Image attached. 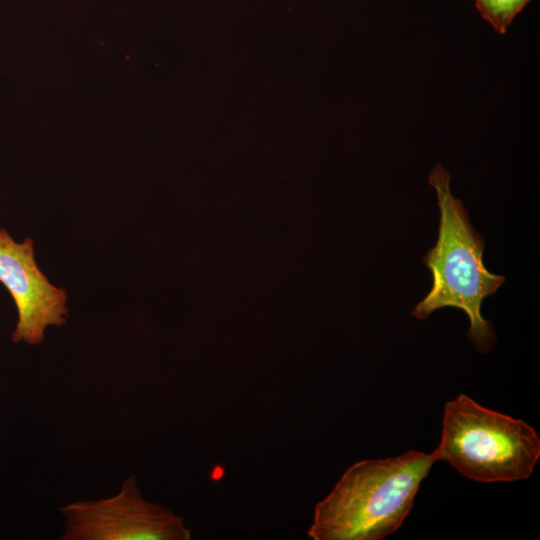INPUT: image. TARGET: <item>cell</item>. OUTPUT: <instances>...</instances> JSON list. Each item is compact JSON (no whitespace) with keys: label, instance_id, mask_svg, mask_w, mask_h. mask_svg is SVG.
<instances>
[{"label":"cell","instance_id":"1","mask_svg":"<svg viewBox=\"0 0 540 540\" xmlns=\"http://www.w3.org/2000/svg\"><path fill=\"white\" fill-rule=\"evenodd\" d=\"M434 463L431 453L417 450L354 463L316 504L308 536L381 540L393 534L409 515Z\"/></svg>","mask_w":540,"mask_h":540},{"label":"cell","instance_id":"2","mask_svg":"<svg viewBox=\"0 0 540 540\" xmlns=\"http://www.w3.org/2000/svg\"><path fill=\"white\" fill-rule=\"evenodd\" d=\"M450 177L438 164L428 178L440 210L437 241L422 259L432 274V286L411 316L425 320L438 309L458 308L469 319V340L478 351L486 353L496 337L493 325L482 316L481 307L485 298L497 292L505 277L485 267L483 235L472 226L462 201L452 195Z\"/></svg>","mask_w":540,"mask_h":540},{"label":"cell","instance_id":"3","mask_svg":"<svg viewBox=\"0 0 540 540\" xmlns=\"http://www.w3.org/2000/svg\"><path fill=\"white\" fill-rule=\"evenodd\" d=\"M431 455L470 480L513 482L533 474L540 438L524 420L459 394L444 406L440 440Z\"/></svg>","mask_w":540,"mask_h":540},{"label":"cell","instance_id":"4","mask_svg":"<svg viewBox=\"0 0 540 540\" xmlns=\"http://www.w3.org/2000/svg\"><path fill=\"white\" fill-rule=\"evenodd\" d=\"M65 516L63 540H189L183 518L144 500L134 476L121 491L95 502H77L59 509Z\"/></svg>","mask_w":540,"mask_h":540},{"label":"cell","instance_id":"5","mask_svg":"<svg viewBox=\"0 0 540 540\" xmlns=\"http://www.w3.org/2000/svg\"><path fill=\"white\" fill-rule=\"evenodd\" d=\"M34 255L31 238L17 243L6 229L0 228V282L9 291L18 312L11 336L14 343L40 344L46 328L63 325L68 316L66 290L48 280Z\"/></svg>","mask_w":540,"mask_h":540},{"label":"cell","instance_id":"6","mask_svg":"<svg viewBox=\"0 0 540 540\" xmlns=\"http://www.w3.org/2000/svg\"><path fill=\"white\" fill-rule=\"evenodd\" d=\"M530 0H475L481 16L496 32L505 34L514 17Z\"/></svg>","mask_w":540,"mask_h":540}]
</instances>
